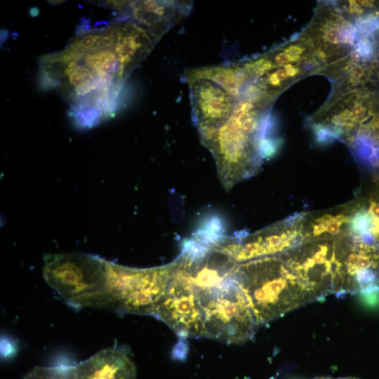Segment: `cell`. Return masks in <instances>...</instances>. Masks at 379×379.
<instances>
[{
	"instance_id": "1",
	"label": "cell",
	"mask_w": 379,
	"mask_h": 379,
	"mask_svg": "<svg viewBox=\"0 0 379 379\" xmlns=\"http://www.w3.org/2000/svg\"><path fill=\"white\" fill-rule=\"evenodd\" d=\"M159 39L120 13L100 28L81 25L64 49L41 58L40 86L58 93L78 126H93L114 114L124 84Z\"/></svg>"
},
{
	"instance_id": "2",
	"label": "cell",
	"mask_w": 379,
	"mask_h": 379,
	"mask_svg": "<svg viewBox=\"0 0 379 379\" xmlns=\"http://www.w3.org/2000/svg\"><path fill=\"white\" fill-rule=\"evenodd\" d=\"M260 102L241 95L232 117L218 128L200 135L212 154L220 183L230 190L256 174L264 157L263 123Z\"/></svg>"
},
{
	"instance_id": "3",
	"label": "cell",
	"mask_w": 379,
	"mask_h": 379,
	"mask_svg": "<svg viewBox=\"0 0 379 379\" xmlns=\"http://www.w3.org/2000/svg\"><path fill=\"white\" fill-rule=\"evenodd\" d=\"M349 250L343 233L305 240L279 255L314 301L337 293H356L347 268Z\"/></svg>"
},
{
	"instance_id": "4",
	"label": "cell",
	"mask_w": 379,
	"mask_h": 379,
	"mask_svg": "<svg viewBox=\"0 0 379 379\" xmlns=\"http://www.w3.org/2000/svg\"><path fill=\"white\" fill-rule=\"evenodd\" d=\"M236 277L258 325L312 302L279 255L237 264Z\"/></svg>"
},
{
	"instance_id": "5",
	"label": "cell",
	"mask_w": 379,
	"mask_h": 379,
	"mask_svg": "<svg viewBox=\"0 0 379 379\" xmlns=\"http://www.w3.org/2000/svg\"><path fill=\"white\" fill-rule=\"evenodd\" d=\"M194 288L203 312L204 337L241 343L254 335L258 324L236 271L222 281Z\"/></svg>"
},
{
	"instance_id": "6",
	"label": "cell",
	"mask_w": 379,
	"mask_h": 379,
	"mask_svg": "<svg viewBox=\"0 0 379 379\" xmlns=\"http://www.w3.org/2000/svg\"><path fill=\"white\" fill-rule=\"evenodd\" d=\"M102 307L120 313L154 315L170 284L173 262L132 268L107 262Z\"/></svg>"
},
{
	"instance_id": "7",
	"label": "cell",
	"mask_w": 379,
	"mask_h": 379,
	"mask_svg": "<svg viewBox=\"0 0 379 379\" xmlns=\"http://www.w3.org/2000/svg\"><path fill=\"white\" fill-rule=\"evenodd\" d=\"M107 261L86 253H63L48 259L44 279L69 305L102 308Z\"/></svg>"
},
{
	"instance_id": "8",
	"label": "cell",
	"mask_w": 379,
	"mask_h": 379,
	"mask_svg": "<svg viewBox=\"0 0 379 379\" xmlns=\"http://www.w3.org/2000/svg\"><path fill=\"white\" fill-rule=\"evenodd\" d=\"M303 213L272 224L254 233L239 237H222L211 246L239 264L280 255L302 241Z\"/></svg>"
},
{
	"instance_id": "9",
	"label": "cell",
	"mask_w": 379,
	"mask_h": 379,
	"mask_svg": "<svg viewBox=\"0 0 379 379\" xmlns=\"http://www.w3.org/2000/svg\"><path fill=\"white\" fill-rule=\"evenodd\" d=\"M185 77L192 117L199 135L218 128L232 117L240 96L200 68L189 71Z\"/></svg>"
},
{
	"instance_id": "10",
	"label": "cell",
	"mask_w": 379,
	"mask_h": 379,
	"mask_svg": "<svg viewBox=\"0 0 379 379\" xmlns=\"http://www.w3.org/2000/svg\"><path fill=\"white\" fill-rule=\"evenodd\" d=\"M173 264L170 284L154 316L180 336L204 337L203 312L197 293L175 260Z\"/></svg>"
},
{
	"instance_id": "11",
	"label": "cell",
	"mask_w": 379,
	"mask_h": 379,
	"mask_svg": "<svg viewBox=\"0 0 379 379\" xmlns=\"http://www.w3.org/2000/svg\"><path fill=\"white\" fill-rule=\"evenodd\" d=\"M190 5L178 1H116L113 8L127 13L162 36L189 13Z\"/></svg>"
},
{
	"instance_id": "12",
	"label": "cell",
	"mask_w": 379,
	"mask_h": 379,
	"mask_svg": "<svg viewBox=\"0 0 379 379\" xmlns=\"http://www.w3.org/2000/svg\"><path fill=\"white\" fill-rule=\"evenodd\" d=\"M76 379H135L136 368L118 348L105 349L74 366Z\"/></svg>"
},
{
	"instance_id": "13",
	"label": "cell",
	"mask_w": 379,
	"mask_h": 379,
	"mask_svg": "<svg viewBox=\"0 0 379 379\" xmlns=\"http://www.w3.org/2000/svg\"><path fill=\"white\" fill-rule=\"evenodd\" d=\"M319 32V40L326 44H352L355 38L354 27L337 15L323 23Z\"/></svg>"
},
{
	"instance_id": "14",
	"label": "cell",
	"mask_w": 379,
	"mask_h": 379,
	"mask_svg": "<svg viewBox=\"0 0 379 379\" xmlns=\"http://www.w3.org/2000/svg\"><path fill=\"white\" fill-rule=\"evenodd\" d=\"M23 379H76L74 366L35 367Z\"/></svg>"
},
{
	"instance_id": "15",
	"label": "cell",
	"mask_w": 379,
	"mask_h": 379,
	"mask_svg": "<svg viewBox=\"0 0 379 379\" xmlns=\"http://www.w3.org/2000/svg\"><path fill=\"white\" fill-rule=\"evenodd\" d=\"M366 210L370 217L369 234L379 244V201L370 200Z\"/></svg>"
},
{
	"instance_id": "16",
	"label": "cell",
	"mask_w": 379,
	"mask_h": 379,
	"mask_svg": "<svg viewBox=\"0 0 379 379\" xmlns=\"http://www.w3.org/2000/svg\"><path fill=\"white\" fill-rule=\"evenodd\" d=\"M359 25L363 33L372 34L379 30V18L375 15L366 16L361 20Z\"/></svg>"
},
{
	"instance_id": "17",
	"label": "cell",
	"mask_w": 379,
	"mask_h": 379,
	"mask_svg": "<svg viewBox=\"0 0 379 379\" xmlns=\"http://www.w3.org/2000/svg\"><path fill=\"white\" fill-rule=\"evenodd\" d=\"M363 59H368L373 53V47L371 42L366 38L361 39L354 48Z\"/></svg>"
},
{
	"instance_id": "18",
	"label": "cell",
	"mask_w": 379,
	"mask_h": 379,
	"mask_svg": "<svg viewBox=\"0 0 379 379\" xmlns=\"http://www.w3.org/2000/svg\"><path fill=\"white\" fill-rule=\"evenodd\" d=\"M283 51L288 55L291 62H296L300 59L304 48L299 45L293 44L286 47Z\"/></svg>"
},
{
	"instance_id": "19",
	"label": "cell",
	"mask_w": 379,
	"mask_h": 379,
	"mask_svg": "<svg viewBox=\"0 0 379 379\" xmlns=\"http://www.w3.org/2000/svg\"><path fill=\"white\" fill-rule=\"evenodd\" d=\"M269 59L273 62L275 67H284L289 64V62H291L289 58L284 51L274 54L272 60H271L270 58Z\"/></svg>"
},
{
	"instance_id": "20",
	"label": "cell",
	"mask_w": 379,
	"mask_h": 379,
	"mask_svg": "<svg viewBox=\"0 0 379 379\" xmlns=\"http://www.w3.org/2000/svg\"><path fill=\"white\" fill-rule=\"evenodd\" d=\"M368 131H371L379 141V115L375 116L368 124Z\"/></svg>"
},
{
	"instance_id": "21",
	"label": "cell",
	"mask_w": 379,
	"mask_h": 379,
	"mask_svg": "<svg viewBox=\"0 0 379 379\" xmlns=\"http://www.w3.org/2000/svg\"><path fill=\"white\" fill-rule=\"evenodd\" d=\"M364 74V69L360 65H354L351 69L350 77L352 80H359Z\"/></svg>"
},
{
	"instance_id": "22",
	"label": "cell",
	"mask_w": 379,
	"mask_h": 379,
	"mask_svg": "<svg viewBox=\"0 0 379 379\" xmlns=\"http://www.w3.org/2000/svg\"><path fill=\"white\" fill-rule=\"evenodd\" d=\"M272 73L274 74V75L276 77V78L280 83L286 80L288 77L287 73L284 68H279L274 72H272Z\"/></svg>"
},
{
	"instance_id": "23",
	"label": "cell",
	"mask_w": 379,
	"mask_h": 379,
	"mask_svg": "<svg viewBox=\"0 0 379 379\" xmlns=\"http://www.w3.org/2000/svg\"><path fill=\"white\" fill-rule=\"evenodd\" d=\"M283 68H284V69L286 70L287 73L288 77H293L296 76L299 72V69L296 67L292 65L291 64H288L284 66Z\"/></svg>"
},
{
	"instance_id": "24",
	"label": "cell",
	"mask_w": 379,
	"mask_h": 379,
	"mask_svg": "<svg viewBox=\"0 0 379 379\" xmlns=\"http://www.w3.org/2000/svg\"><path fill=\"white\" fill-rule=\"evenodd\" d=\"M314 379H359V378H354V377H345V378H338L320 377V378H316Z\"/></svg>"
}]
</instances>
